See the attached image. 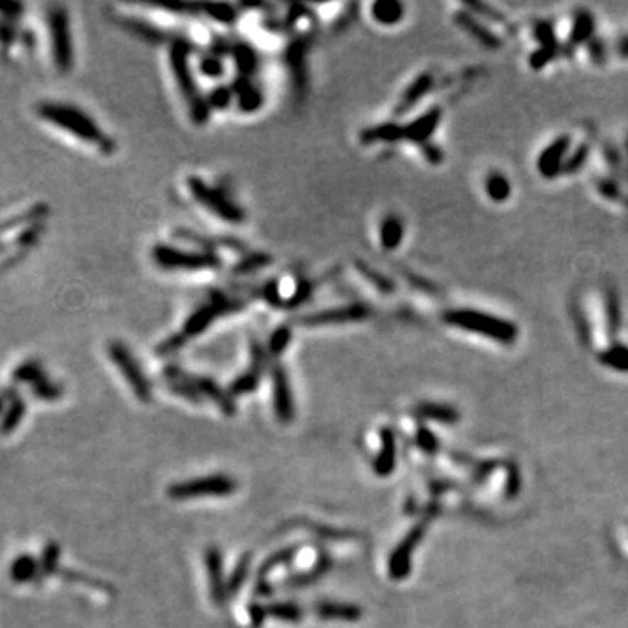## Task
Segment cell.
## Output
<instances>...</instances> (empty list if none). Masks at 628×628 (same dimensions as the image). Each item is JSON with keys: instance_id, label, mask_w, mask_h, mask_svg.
I'll return each mask as SVG.
<instances>
[{"instance_id": "ee69618b", "label": "cell", "mask_w": 628, "mask_h": 628, "mask_svg": "<svg viewBox=\"0 0 628 628\" xmlns=\"http://www.w3.org/2000/svg\"><path fill=\"white\" fill-rule=\"evenodd\" d=\"M58 562H60V546L58 543H49L45 546L44 553H42L40 561V569L44 576H51L58 571Z\"/></svg>"}, {"instance_id": "cb8c5ba5", "label": "cell", "mask_w": 628, "mask_h": 628, "mask_svg": "<svg viewBox=\"0 0 628 628\" xmlns=\"http://www.w3.org/2000/svg\"><path fill=\"white\" fill-rule=\"evenodd\" d=\"M314 612L321 619H341V622H358L363 616V611L355 604L342 602L316 604Z\"/></svg>"}, {"instance_id": "f907efd6", "label": "cell", "mask_w": 628, "mask_h": 628, "mask_svg": "<svg viewBox=\"0 0 628 628\" xmlns=\"http://www.w3.org/2000/svg\"><path fill=\"white\" fill-rule=\"evenodd\" d=\"M417 444H419V447H421L424 452H428V454H435V452L439 451V441H436L435 436H433L431 433L424 428L419 429Z\"/></svg>"}, {"instance_id": "9a60e30c", "label": "cell", "mask_w": 628, "mask_h": 628, "mask_svg": "<svg viewBox=\"0 0 628 628\" xmlns=\"http://www.w3.org/2000/svg\"><path fill=\"white\" fill-rule=\"evenodd\" d=\"M265 361H268L265 349H262L258 344H253V365H251L250 370H246L245 374H241L238 379L232 380L229 393L234 395V397L251 393L258 386V380H260L262 368H264Z\"/></svg>"}, {"instance_id": "6f0895ef", "label": "cell", "mask_w": 628, "mask_h": 628, "mask_svg": "<svg viewBox=\"0 0 628 628\" xmlns=\"http://www.w3.org/2000/svg\"><path fill=\"white\" fill-rule=\"evenodd\" d=\"M627 175H628V142H627Z\"/></svg>"}, {"instance_id": "681fc988", "label": "cell", "mask_w": 628, "mask_h": 628, "mask_svg": "<svg viewBox=\"0 0 628 628\" xmlns=\"http://www.w3.org/2000/svg\"><path fill=\"white\" fill-rule=\"evenodd\" d=\"M595 185H597V189H599V192H602L604 196L609 197V199L622 201L623 194H622V190H619V185L616 184V182L607 180V178H600V180L595 182Z\"/></svg>"}, {"instance_id": "ffe728a7", "label": "cell", "mask_w": 628, "mask_h": 628, "mask_svg": "<svg viewBox=\"0 0 628 628\" xmlns=\"http://www.w3.org/2000/svg\"><path fill=\"white\" fill-rule=\"evenodd\" d=\"M593 26H595V23H593L592 13H590V11H585V9L578 11L576 16H574L573 32H571L569 40H567L566 45H564L566 56L573 55V53L576 51L578 45H581L583 42L588 44L590 39H592V35H593Z\"/></svg>"}, {"instance_id": "c3c4849f", "label": "cell", "mask_w": 628, "mask_h": 628, "mask_svg": "<svg viewBox=\"0 0 628 628\" xmlns=\"http://www.w3.org/2000/svg\"><path fill=\"white\" fill-rule=\"evenodd\" d=\"M466 9L470 11V13L478 14V16L487 18V20H490L494 23H500V25H508V21H506V18L502 16L500 11H496L494 7H490V6H485V4H478V2L466 4Z\"/></svg>"}, {"instance_id": "9c48e42d", "label": "cell", "mask_w": 628, "mask_h": 628, "mask_svg": "<svg viewBox=\"0 0 628 628\" xmlns=\"http://www.w3.org/2000/svg\"><path fill=\"white\" fill-rule=\"evenodd\" d=\"M236 490V482L226 475H213V477L194 478V480L175 483L167 489V494L173 500H189V497L203 496H229Z\"/></svg>"}, {"instance_id": "d6a6232c", "label": "cell", "mask_w": 628, "mask_h": 628, "mask_svg": "<svg viewBox=\"0 0 628 628\" xmlns=\"http://www.w3.org/2000/svg\"><path fill=\"white\" fill-rule=\"evenodd\" d=\"M13 379L18 380V382H30L32 386H35L40 380L48 379V375H45V370L42 368L39 361H25L14 370Z\"/></svg>"}, {"instance_id": "6da1fadb", "label": "cell", "mask_w": 628, "mask_h": 628, "mask_svg": "<svg viewBox=\"0 0 628 628\" xmlns=\"http://www.w3.org/2000/svg\"><path fill=\"white\" fill-rule=\"evenodd\" d=\"M37 116L48 123L55 124L56 128L77 136L82 142L97 147L104 154L116 152V142L97 124V121L86 114L79 106L62 101H42L37 105Z\"/></svg>"}, {"instance_id": "ab89813d", "label": "cell", "mask_w": 628, "mask_h": 628, "mask_svg": "<svg viewBox=\"0 0 628 628\" xmlns=\"http://www.w3.org/2000/svg\"><path fill=\"white\" fill-rule=\"evenodd\" d=\"M292 341V330L288 326H280L276 329L269 338V353L272 356H281L285 353V349L288 348Z\"/></svg>"}, {"instance_id": "7c38bea8", "label": "cell", "mask_w": 628, "mask_h": 628, "mask_svg": "<svg viewBox=\"0 0 628 628\" xmlns=\"http://www.w3.org/2000/svg\"><path fill=\"white\" fill-rule=\"evenodd\" d=\"M424 536V525H416L412 531L409 532L405 539L395 548V551L391 553L390 558V576L393 580H403V578L409 576L410 571V561H412V553L416 550L419 541Z\"/></svg>"}, {"instance_id": "5b68a950", "label": "cell", "mask_w": 628, "mask_h": 628, "mask_svg": "<svg viewBox=\"0 0 628 628\" xmlns=\"http://www.w3.org/2000/svg\"><path fill=\"white\" fill-rule=\"evenodd\" d=\"M187 189L192 196V199L196 201L199 206H203L208 213H211L216 219L224 220V222L239 224L245 222L246 213L245 209L239 206V203H236L231 197V194L222 187H216V185H209L197 175H190L187 177Z\"/></svg>"}, {"instance_id": "bcb514c9", "label": "cell", "mask_w": 628, "mask_h": 628, "mask_svg": "<svg viewBox=\"0 0 628 628\" xmlns=\"http://www.w3.org/2000/svg\"><path fill=\"white\" fill-rule=\"evenodd\" d=\"M32 390H33V395H35L37 398L48 400V402H55V400L62 398V395H63V387L58 386V384L51 382L49 379L40 380L39 384L32 386Z\"/></svg>"}, {"instance_id": "277c9868", "label": "cell", "mask_w": 628, "mask_h": 628, "mask_svg": "<svg viewBox=\"0 0 628 628\" xmlns=\"http://www.w3.org/2000/svg\"><path fill=\"white\" fill-rule=\"evenodd\" d=\"M441 321L466 332L480 334L500 344H513L519 337V329L509 319L477 309H466V307L448 309L441 313Z\"/></svg>"}, {"instance_id": "2e32d148", "label": "cell", "mask_w": 628, "mask_h": 628, "mask_svg": "<svg viewBox=\"0 0 628 628\" xmlns=\"http://www.w3.org/2000/svg\"><path fill=\"white\" fill-rule=\"evenodd\" d=\"M204 564H206L209 585H211L213 602L220 606L227 599V585L224 583V562L219 548H208L204 553Z\"/></svg>"}, {"instance_id": "f6af8a7d", "label": "cell", "mask_w": 628, "mask_h": 628, "mask_svg": "<svg viewBox=\"0 0 628 628\" xmlns=\"http://www.w3.org/2000/svg\"><path fill=\"white\" fill-rule=\"evenodd\" d=\"M14 42H16V25L14 21L0 16V48L4 56L9 55V49L13 48Z\"/></svg>"}, {"instance_id": "4fadbf2b", "label": "cell", "mask_w": 628, "mask_h": 628, "mask_svg": "<svg viewBox=\"0 0 628 628\" xmlns=\"http://www.w3.org/2000/svg\"><path fill=\"white\" fill-rule=\"evenodd\" d=\"M571 140L569 136H558L541 152L538 159V170L543 177L553 178L562 173V167L566 162V154L569 152Z\"/></svg>"}, {"instance_id": "4316f807", "label": "cell", "mask_w": 628, "mask_h": 628, "mask_svg": "<svg viewBox=\"0 0 628 628\" xmlns=\"http://www.w3.org/2000/svg\"><path fill=\"white\" fill-rule=\"evenodd\" d=\"M604 306H606V321L609 337H616L619 325H622V309H619V297L616 288H607L604 295Z\"/></svg>"}, {"instance_id": "30bf717a", "label": "cell", "mask_w": 628, "mask_h": 628, "mask_svg": "<svg viewBox=\"0 0 628 628\" xmlns=\"http://www.w3.org/2000/svg\"><path fill=\"white\" fill-rule=\"evenodd\" d=\"M372 309L367 304H346V306L330 307V309L316 311L300 318V325L304 326H334L348 325V323H360L370 318Z\"/></svg>"}, {"instance_id": "680465c9", "label": "cell", "mask_w": 628, "mask_h": 628, "mask_svg": "<svg viewBox=\"0 0 628 628\" xmlns=\"http://www.w3.org/2000/svg\"><path fill=\"white\" fill-rule=\"evenodd\" d=\"M4 409V397H0V410Z\"/></svg>"}, {"instance_id": "e575fe53", "label": "cell", "mask_w": 628, "mask_h": 628, "mask_svg": "<svg viewBox=\"0 0 628 628\" xmlns=\"http://www.w3.org/2000/svg\"><path fill=\"white\" fill-rule=\"evenodd\" d=\"M268 616L281 622H299L302 618V609L290 602H272L265 607Z\"/></svg>"}, {"instance_id": "7bdbcfd3", "label": "cell", "mask_w": 628, "mask_h": 628, "mask_svg": "<svg viewBox=\"0 0 628 628\" xmlns=\"http://www.w3.org/2000/svg\"><path fill=\"white\" fill-rule=\"evenodd\" d=\"M295 553H297V548L295 546L285 548V550L276 551V553L271 555V557H269L268 561H265L264 564L260 566V576H265V574L271 573V571L276 569V567L288 564V562H290L292 558L295 557Z\"/></svg>"}, {"instance_id": "9f6ffc18", "label": "cell", "mask_w": 628, "mask_h": 628, "mask_svg": "<svg viewBox=\"0 0 628 628\" xmlns=\"http://www.w3.org/2000/svg\"><path fill=\"white\" fill-rule=\"evenodd\" d=\"M272 592V588H271V585L268 583V581H264V580H260L257 583V593L258 595H269V593Z\"/></svg>"}, {"instance_id": "f546056e", "label": "cell", "mask_w": 628, "mask_h": 628, "mask_svg": "<svg viewBox=\"0 0 628 628\" xmlns=\"http://www.w3.org/2000/svg\"><path fill=\"white\" fill-rule=\"evenodd\" d=\"M234 97L238 100L239 109L245 112H253L262 105V93L253 86V82H243L241 86L236 87Z\"/></svg>"}, {"instance_id": "60d3db41", "label": "cell", "mask_w": 628, "mask_h": 628, "mask_svg": "<svg viewBox=\"0 0 628 628\" xmlns=\"http://www.w3.org/2000/svg\"><path fill=\"white\" fill-rule=\"evenodd\" d=\"M203 9L208 18L219 23H226V25L234 21L236 16H238V13H236L231 4H211V6H203Z\"/></svg>"}, {"instance_id": "f35d334b", "label": "cell", "mask_w": 628, "mask_h": 628, "mask_svg": "<svg viewBox=\"0 0 628 628\" xmlns=\"http://www.w3.org/2000/svg\"><path fill=\"white\" fill-rule=\"evenodd\" d=\"M588 155H590V143L583 142L581 145L576 147V150H574L569 158L566 159L564 167H562V173L571 175V173H576V171H580L586 162V159H588Z\"/></svg>"}, {"instance_id": "ac0fdd59", "label": "cell", "mask_w": 628, "mask_h": 628, "mask_svg": "<svg viewBox=\"0 0 628 628\" xmlns=\"http://www.w3.org/2000/svg\"><path fill=\"white\" fill-rule=\"evenodd\" d=\"M433 84H435V81H433V75L428 74V72H426V74L417 75V77L409 84V87L403 91L402 98H400L397 106H395V116L400 117V116H403V114L410 112V110H412L414 106H416L419 101H421L422 98H424L426 94L433 89Z\"/></svg>"}, {"instance_id": "83f0119b", "label": "cell", "mask_w": 628, "mask_h": 628, "mask_svg": "<svg viewBox=\"0 0 628 628\" xmlns=\"http://www.w3.org/2000/svg\"><path fill=\"white\" fill-rule=\"evenodd\" d=\"M485 192L494 203H505L512 196V185L505 175L494 171L485 178Z\"/></svg>"}, {"instance_id": "44dd1931", "label": "cell", "mask_w": 628, "mask_h": 628, "mask_svg": "<svg viewBox=\"0 0 628 628\" xmlns=\"http://www.w3.org/2000/svg\"><path fill=\"white\" fill-rule=\"evenodd\" d=\"M405 227L403 220L400 219L397 213H387L379 226V243L386 251L397 250L403 241Z\"/></svg>"}, {"instance_id": "f5cc1de1", "label": "cell", "mask_w": 628, "mask_h": 628, "mask_svg": "<svg viewBox=\"0 0 628 628\" xmlns=\"http://www.w3.org/2000/svg\"><path fill=\"white\" fill-rule=\"evenodd\" d=\"M268 618V611H265L264 606L260 604H251L250 606V619H251V625L255 628H258L264 623V619Z\"/></svg>"}, {"instance_id": "d4e9b609", "label": "cell", "mask_w": 628, "mask_h": 628, "mask_svg": "<svg viewBox=\"0 0 628 628\" xmlns=\"http://www.w3.org/2000/svg\"><path fill=\"white\" fill-rule=\"evenodd\" d=\"M403 16H405V7L395 0H382L372 6V18L382 26L397 25L403 20Z\"/></svg>"}, {"instance_id": "816d5d0a", "label": "cell", "mask_w": 628, "mask_h": 628, "mask_svg": "<svg viewBox=\"0 0 628 628\" xmlns=\"http://www.w3.org/2000/svg\"><path fill=\"white\" fill-rule=\"evenodd\" d=\"M604 155H606V161L611 166V170L619 173V170H622V154L618 152V148L606 145L604 147Z\"/></svg>"}, {"instance_id": "8992f818", "label": "cell", "mask_w": 628, "mask_h": 628, "mask_svg": "<svg viewBox=\"0 0 628 628\" xmlns=\"http://www.w3.org/2000/svg\"><path fill=\"white\" fill-rule=\"evenodd\" d=\"M150 255L154 264L165 271H215L222 264L215 251L177 248L165 243L155 245Z\"/></svg>"}, {"instance_id": "d590c367", "label": "cell", "mask_w": 628, "mask_h": 628, "mask_svg": "<svg viewBox=\"0 0 628 628\" xmlns=\"http://www.w3.org/2000/svg\"><path fill=\"white\" fill-rule=\"evenodd\" d=\"M248 571H250V557L248 555H245V557L238 562V566L234 567L229 581H227V595H234V593L239 592V588H241L243 583H245L246 576H248Z\"/></svg>"}, {"instance_id": "5bb4252c", "label": "cell", "mask_w": 628, "mask_h": 628, "mask_svg": "<svg viewBox=\"0 0 628 628\" xmlns=\"http://www.w3.org/2000/svg\"><path fill=\"white\" fill-rule=\"evenodd\" d=\"M441 121V109L435 106V109L428 110L426 114H422L421 117L414 119L412 123L407 126H402V140H409L414 143H426L431 138L433 133L436 131Z\"/></svg>"}, {"instance_id": "3957f363", "label": "cell", "mask_w": 628, "mask_h": 628, "mask_svg": "<svg viewBox=\"0 0 628 628\" xmlns=\"http://www.w3.org/2000/svg\"><path fill=\"white\" fill-rule=\"evenodd\" d=\"M170 67L178 91H180L182 98H184L185 105H187L192 123H206L211 110H209L208 100L201 93L196 77H194L192 65H190V48L187 45V42L175 40L170 45Z\"/></svg>"}, {"instance_id": "d6986e66", "label": "cell", "mask_w": 628, "mask_h": 628, "mask_svg": "<svg viewBox=\"0 0 628 628\" xmlns=\"http://www.w3.org/2000/svg\"><path fill=\"white\" fill-rule=\"evenodd\" d=\"M456 23L461 26V28L466 30L471 37H475L483 48H489V49H497L501 48V39L492 32V30L487 28L483 23H480L470 11H461V13L456 14Z\"/></svg>"}, {"instance_id": "7dc6e473", "label": "cell", "mask_w": 628, "mask_h": 628, "mask_svg": "<svg viewBox=\"0 0 628 628\" xmlns=\"http://www.w3.org/2000/svg\"><path fill=\"white\" fill-rule=\"evenodd\" d=\"M206 100H208L209 110H213V109H227V106L231 105V101L234 100V91H232L231 87H224V86L215 87V89L211 91V94H209V97L206 98Z\"/></svg>"}, {"instance_id": "603a6c76", "label": "cell", "mask_w": 628, "mask_h": 628, "mask_svg": "<svg viewBox=\"0 0 628 628\" xmlns=\"http://www.w3.org/2000/svg\"><path fill=\"white\" fill-rule=\"evenodd\" d=\"M380 440H382V448L374 461V471L379 477H387L397 464V444H395V435L390 428L382 429Z\"/></svg>"}, {"instance_id": "7402d4cb", "label": "cell", "mask_w": 628, "mask_h": 628, "mask_svg": "<svg viewBox=\"0 0 628 628\" xmlns=\"http://www.w3.org/2000/svg\"><path fill=\"white\" fill-rule=\"evenodd\" d=\"M190 380H192V384L196 386V390L201 393V397H208L209 400H213V402L220 407V410H222V412L229 414V416H232V414L236 412V405H234V402H232L231 395L226 393V391H224L222 387L215 382V380L208 379V377H196V379H190Z\"/></svg>"}, {"instance_id": "8d00e7d4", "label": "cell", "mask_w": 628, "mask_h": 628, "mask_svg": "<svg viewBox=\"0 0 628 628\" xmlns=\"http://www.w3.org/2000/svg\"><path fill=\"white\" fill-rule=\"evenodd\" d=\"M199 70L201 74L206 75L209 79H219L226 74V65H224V60L220 58V55L209 53V55H204L201 58Z\"/></svg>"}, {"instance_id": "db71d44e", "label": "cell", "mask_w": 628, "mask_h": 628, "mask_svg": "<svg viewBox=\"0 0 628 628\" xmlns=\"http://www.w3.org/2000/svg\"><path fill=\"white\" fill-rule=\"evenodd\" d=\"M422 152H424L426 159H428L429 162H440L441 159H444V154H441L440 148L433 145V143H424V145H422Z\"/></svg>"}, {"instance_id": "7a4b0ae2", "label": "cell", "mask_w": 628, "mask_h": 628, "mask_svg": "<svg viewBox=\"0 0 628 628\" xmlns=\"http://www.w3.org/2000/svg\"><path fill=\"white\" fill-rule=\"evenodd\" d=\"M243 307V302L238 299H232V297L226 295V293H213L211 297L204 304H201L197 309H194L192 313L187 316L184 326H182L180 332L171 335L170 338H166L161 346H159L158 353L159 355H171V353L182 349V346L187 344L190 338L197 337L209 329V326L215 323V319H219L220 316H226L231 313H236Z\"/></svg>"}, {"instance_id": "ba28073f", "label": "cell", "mask_w": 628, "mask_h": 628, "mask_svg": "<svg viewBox=\"0 0 628 628\" xmlns=\"http://www.w3.org/2000/svg\"><path fill=\"white\" fill-rule=\"evenodd\" d=\"M110 360L116 363V367L119 368V372L123 377L128 380V384L131 386L133 393L142 402H148L150 400L152 390L150 382H148L145 372L142 370V367L138 365V361L135 360V356L131 355L129 348L123 342L112 341L109 342V348H106Z\"/></svg>"}, {"instance_id": "11a10c76", "label": "cell", "mask_w": 628, "mask_h": 628, "mask_svg": "<svg viewBox=\"0 0 628 628\" xmlns=\"http://www.w3.org/2000/svg\"><path fill=\"white\" fill-rule=\"evenodd\" d=\"M616 49H618L619 56H623V58H628V35L622 37V39L618 40V45H616Z\"/></svg>"}, {"instance_id": "1f68e13d", "label": "cell", "mask_w": 628, "mask_h": 628, "mask_svg": "<svg viewBox=\"0 0 628 628\" xmlns=\"http://www.w3.org/2000/svg\"><path fill=\"white\" fill-rule=\"evenodd\" d=\"M602 365L609 368H615L619 372H628V348L623 344H615L612 348L606 349L602 355H599Z\"/></svg>"}, {"instance_id": "52a82bcc", "label": "cell", "mask_w": 628, "mask_h": 628, "mask_svg": "<svg viewBox=\"0 0 628 628\" xmlns=\"http://www.w3.org/2000/svg\"><path fill=\"white\" fill-rule=\"evenodd\" d=\"M48 26L53 62L62 74H68L74 68V42H72L70 18L63 6H53L49 9Z\"/></svg>"}, {"instance_id": "b9f144b4", "label": "cell", "mask_w": 628, "mask_h": 628, "mask_svg": "<svg viewBox=\"0 0 628 628\" xmlns=\"http://www.w3.org/2000/svg\"><path fill=\"white\" fill-rule=\"evenodd\" d=\"M329 567H330L329 557L319 558L318 564L314 566L313 571H309V573H306V574H300V576L292 578V580L288 581V585H292V586H306V585L313 583V581L319 580V578H321L323 574L326 573V569H329Z\"/></svg>"}, {"instance_id": "8fae6325", "label": "cell", "mask_w": 628, "mask_h": 628, "mask_svg": "<svg viewBox=\"0 0 628 628\" xmlns=\"http://www.w3.org/2000/svg\"><path fill=\"white\" fill-rule=\"evenodd\" d=\"M272 403L274 412H276L277 421L290 422L295 416V407H293V398L290 391V382H288L287 370L281 365L272 367Z\"/></svg>"}, {"instance_id": "e0dca14e", "label": "cell", "mask_w": 628, "mask_h": 628, "mask_svg": "<svg viewBox=\"0 0 628 628\" xmlns=\"http://www.w3.org/2000/svg\"><path fill=\"white\" fill-rule=\"evenodd\" d=\"M534 33L536 37H538V40L541 42V48L531 56L529 63H531L534 68H541L557 56L558 42L555 39L553 26H551L550 21H539L538 25H536Z\"/></svg>"}, {"instance_id": "484cf974", "label": "cell", "mask_w": 628, "mask_h": 628, "mask_svg": "<svg viewBox=\"0 0 628 628\" xmlns=\"http://www.w3.org/2000/svg\"><path fill=\"white\" fill-rule=\"evenodd\" d=\"M37 574H39V564H37L35 558L28 553H23L18 558H14V562L11 564L9 569L11 580L16 581V583L20 585L35 580Z\"/></svg>"}, {"instance_id": "4dcf8cb0", "label": "cell", "mask_w": 628, "mask_h": 628, "mask_svg": "<svg viewBox=\"0 0 628 628\" xmlns=\"http://www.w3.org/2000/svg\"><path fill=\"white\" fill-rule=\"evenodd\" d=\"M417 412L421 414L422 417L431 419V421L448 422V424L458 421V412H456L452 407L439 405V403H422V405H419Z\"/></svg>"}, {"instance_id": "74e56055", "label": "cell", "mask_w": 628, "mask_h": 628, "mask_svg": "<svg viewBox=\"0 0 628 628\" xmlns=\"http://www.w3.org/2000/svg\"><path fill=\"white\" fill-rule=\"evenodd\" d=\"M271 262V257L265 253H250L239 262L238 265L234 268L236 274H250L258 271V269L265 268V265Z\"/></svg>"}, {"instance_id": "836d02e7", "label": "cell", "mask_w": 628, "mask_h": 628, "mask_svg": "<svg viewBox=\"0 0 628 628\" xmlns=\"http://www.w3.org/2000/svg\"><path fill=\"white\" fill-rule=\"evenodd\" d=\"M356 269H358V271H360L361 276L367 277L368 283L374 285L377 290H380V292H384V293H390V292L395 290L393 281H391L390 277L384 276L382 272L375 271L374 268H370V265H368L367 262H358Z\"/></svg>"}, {"instance_id": "f1b7e54d", "label": "cell", "mask_w": 628, "mask_h": 628, "mask_svg": "<svg viewBox=\"0 0 628 628\" xmlns=\"http://www.w3.org/2000/svg\"><path fill=\"white\" fill-rule=\"evenodd\" d=\"M25 412H26L25 402H23L20 397H14L11 400L9 409L6 410L2 421H0V433H2V435H9L11 431H14V429L20 426L21 419L25 417Z\"/></svg>"}]
</instances>
